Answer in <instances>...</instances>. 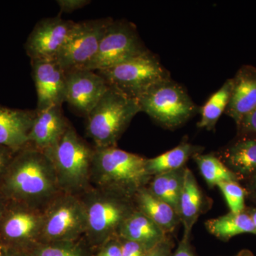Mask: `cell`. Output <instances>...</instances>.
<instances>
[{
  "mask_svg": "<svg viewBox=\"0 0 256 256\" xmlns=\"http://www.w3.org/2000/svg\"><path fill=\"white\" fill-rule=\"evenodd\" d=\"M111 18L76 22L56 60L65 72L82 68L97 53Z\"/></svg>",
  "mask_w": 256,
  "mask_h": 256,
  "instance_id": "obj_11",
  "label": "cell"
},
{
  "mask_svg": "<svg viewBox=\"0 0 256 256\" xmlns=\"http://www.w3.org/2000/svg\"><path fill=\"white\" fill-rule=\"evenodd\" d=\"M206 228L208 232L216 238L228 240L236 236L244 234L256 235V228L248 212L227 214L207 220Z\"/></svg>",
  "mask_w": 256,
  "mask_h": 256,
  "instance_id": "obj_23",
  "label": "cell"
},
{
  "mask_svg": "<svg viewBox=\"0 0 256 256\" xmlns=\"http://www.w3.org/2000/svg\"><path fill=\"white\" fill-rule=\"evenodd\" d=\"M137 100L141 112L169 129L181 126L200 110L184 88L171 78L153 86Z\"/></svg>",
  "mask_w": 256,
  "mask_h": 256,
  "instance_id": "obj_6",
  "label": "cell"
},
{
  "mask_svg": "<svg viewBox=\"0 0 256 256\" xmlns=\"http://www.w3.org/2000/svg\"><path fill=\"white\" fill-rule=\"evenodd\" d=\"M60 190L48 156L28 144L15 153L0 178V192L8 201L36 208Z\"/></svg>",
  "mask_w": 256,
  "mask_h": 256,
  "instance_id": "obj_1",
  "label": "cell"
},
{
  "mask_svg": "<svg viewBox=\"0 0 256 256\" xmlns=\"http://www.w3.org/2000/svg\"><path fill=\"white\" fill-rule=\"evenodd\" d=\"M248 214H250V217H252V222H254V225H255L256 228V210H250V212H248Z\"/></svg>",
  "mask_w": 256,
  "mask_h": 256,
  "instance_id": "obj_39",
  "label": "cell"
},
{
  "mask_svg": "<svg viewBox=\"0 0 256 256\" xmlns=\"http://www.w3.org/2000/svg\"><path fill=\"white\" fill-rule=\"evenodd\" d=\"M43 215L36 208L8 201L0 217V244L4 248L30 252L40 244Z\"/></svg>",
  "mask_w": 256,
  "mask_h": 256,
  "instance_id": "obj_10",
  "label": "cell"
},
{
  "mask_svg": "<svg viewBox=\"0 0 256 256\" xmlns=\"http://www.w3.org/2000/svg\"><path fill=\"white\" fill-rule=\"evenodd\" d=\"M256 108V68L245 66L233 78V89L226 114L238 126L246 114Z\"/></svg>",
  "mask_w": 256,
  "mask_h": 256,
  "instance_id": "obj_17",
  "label": "cell"
},
{
  "mask_svg": "<svg viewBox=\"0 0 256 256\" xmlns=\"http://www.w3.org/2000/svg\"><path fill=\"white\" fill-rule=\"evenodd\" d=\"M238 127L242 132L256 133V108L242 119Z\"/></svg>",
  "mask_w": 256,
  "mask_h": 256,
  "instance_id": "obj_35",
  "label": "cell"
},
{
  "mask_svg": "<svg viewBox=\"0 0 256 256\" xmlns=\"http://www.w3.org/2000/svg\"><path fill=\"white\" fill-rule=\"evenodd\" d=\"M90 0H57L62 12L72 13L90 4Z\"/></svg>",
  "mask_w": 256,
  "mask_h": 256,
  "instance_id": "obj_31",
  "label": "cell"
},
{
  "mask_svg": "<svg viewBox=\"0 0 256 256\" xmlns=\"http://www.w3.org/2000/svg\"><path fill=\"white\" fill-rule=\"evenodd\" d=\"M220 158L237 176H252L256 172V138L239 140L228 146Z\"/></svg>",
  "mask_w": 256,
  "mask_h": 256,
  "instance_id": "obj_21",
  "label": "cell"
},
{
  "mask_svg": "<svg viewBox=\"0 0 256 256\" xmlns=\"http://www.w3.org/2000/svg\"><path fill=\"white\" fill-rule=\"evenodd\" d=\"M16 152L9 148L0 146V178L4 174Z\"/></svg>",
  "mask_w": 256,
  "mask_h": 256,
  "instance_id": "obj_34",
  "label": "cell"
},
{
  "mask_svg": "<svg viewBox=\"0 0 256 256\" xmlns=\"http://www.w3.org/2000/svg\"><path fill=\"white\" fill-rule=\"evenodd\" d=\"M168 236V234L138 210L124 220L118 233L119 238L140 242L150 249Z\"/></svg>",
  "mask_w": 256,
  "mask_h": 256,
  "instance_id": "obj_19",
  "label": "cell"
},
{
  "mask_svg": "<svg viewBox=\"0 0 256 256\" xmlns=\"http://www.w3.org/2000/svg\"><path fill=\"white\" fill-rule=\"evenodd\" d=\"M98 73L109 87L138 100L153 86L171 78L159 58L149 50Z\"/></svg>",
  "mask_w": 256,
  "mask_h": 256,
  "instance_id": "obj_7",
  "label": "cell"
},
{
  "mask_svg": "<svg viewBox=\"0 0 256 256\" xmlns=\"http://www.w3.org/2000/svg\"><path fill=\"white\" fill-rule=\"evenodd\" d=\"M136 196L140 212L150 218L166 234L174 232L180 220L172 207L154 196L148 188L140 190Z\"/></svg>",
  "mask_w": 256,
  "mask_h": 256,
  "instance_id": "obj_20",
  "label": "cell"
},
{
  "mask_svg": "<svg viewBox=\"0 0 256 256\" xmlns=\"http://www.w3.org/2000/svg\"><path fill=\"white\" fill-rule=\"evenodd\" d=\"M86 228V216L82 201L73 194L60 196L43 214L40 242L79 240Z\"/></svg>",
  "mask_w": 256,
  "mask_h": 256,
  "instance_id": "obj_9",
  "label": "cell"
},
{
  "mask_svg": "<svg viewBox=\"0 0 256 256\" xmlns=\"http://www.w3.org/2000/svg\"><path fill=\"white\" fill-rule=\"evenodd\" d=\"M75 23L60 14L38 21L25 44L30 60H56Z\"/></svg>",
  "mask_w": 256,
  "mask_h": 256,
  "instance_id": "obj_12",
  "label": "cell"
},
{
  "mask_svg": "<svg viewBox=\"0 0 256 256\" xmlns=\"http://www.w3.org/2000/svg\"></svg>",
  "mask_w": 256,
  "mask_h": 256,
  "instance_id": "obj_42",
  "label": "cell"
},
{
  "mask_svg": "<svg viewBox=\"0 0 256 256\" xmlns=\"http://www.w3.org/2000/svg\"><path fill=\"white\" fill-rule=\"evenodd\" d=\"M94 256H122L118 237L114 236L102 244Z\"/></svg>",
  "mask_w": 256,
  "mask_h": 256,
  "instance_id": "obj_30",
  "label": "cell"
},
{
  "mask_svg": "<svg viewBox=\"0 0 256 256\" xmlns=\"http://www.w3.org/2000/svg\"><path fill=\"white\" fill-rule=\"evenodd\" d=\"M119 240L122 256H146L152 250L140 242L121 238Z\"/></svg>",
  "mask_w": 256,
  "mask_h": 256,
  "instance_id": "obj_29",
  "label": "cell"
},
{
  "mask_svg": "<svg viewBox=\"0 0 256 256\" xmlns=\"http://www.w3.org/2000/svg\"><path fill=\"white\" fill-rule=\"evenodd\" d=\"M6 203H8V200L5 198L4 195H3L2 194V192H0V217H1L3 210H4Z\"/></svg>",
  "mask_w": 256,
  "mask_h": 256,
  "instance_id": "obj_38",
  "label": "cell"
},
{
  "mask_svg": "<svg viewBox=\"0 0 256 256\" xmlns=\"http://www.w3.org/2000/svg\"><path fill=\"white\" fill-rule=\"evenodd\" d=\"M0 256H5L4 248L1 244H0Z\"/></svg>",
  "mask_w": 256,
  "mask_h": 256,
  "instance_id": "obj_40",
  "label": "cell"
},
{
  "mask_svg": "<svg viewBox=\"0 0 256 256\" xmlns=\"http://www.w3.org/2000/svg\"><path fill=\"white\" fill-rule=\"evenodd\" d=\"M68 126L62 106L36 111L28 134V144L40 150H46L60 140Z\"/></svg>",
  "mask_w": 256,
  "mask_h": 256,
  "instance_id": "obj_15",
  "label": "cell"
},
{
  "mask_svg": "<svg viewBox=\"0 0 256 256\" xmlns=\"http://www.w3.org/2000/svg\"><path fill=\"white\" fill-rule=\"evenodd\" d=\"M250 186V192H252V197L256 200V172L252 176Z\"/></svg>",
  "mask_w": 256,
  "mask_h": 256,
  "instance_id": "obj_37",
  "label": "cell"
},
{
  "mask_svg": "<svg viewBox=\"0 0 256 256\" xmlns=\"http://www.w3.org/2000/svg\"><path fill=\"white\" fill-rule=\"evenodd\" d=\"M173 247L172 240L168 236L163 242L153 248L146 256H170L173 252Z\"/></svg>",
  "mask_w": 256,
  "mask_h": 256,
  "instance_id": "obj_32",
  "label": "cell"
},
{
  "mask_svg": "<svg viewBox=\"0 0 256 256\" xmlns=\"http://www.w3.org/2000/svg\"><path fill=\"white\" fill-rule=\"evenodd\" d=\"M202 176L210 188L225 182H238L239 178L218 156L214 154L198 153L193 156Z\"/></svg>",
  "mask_w": 256,
  "mask_h": 256,
  "instance_id": "obj_26",
  "label": "cell"
},
{
  "mask_svg": "<svg viewBox=\"0 0 256 256\" xmlns=\"http://www.w3.org/2000/svg\"><path fill=\"white\" fill-rule=\"evenodd\" d=\"M108 88L105 79L95 70L76 68L66 72L65 102L85 117Z\"/></svg>",
  "mask_w": 256,
  "mask_h": 256,
  "instance_id": "obj_13",
  "label": "cell"
},
{
  "mask_svg": "<svg viewBox=\"0 0 256 256\" xmlns=\"http://www.w3.org/2000/svg\"><path fill=\"white\" fill-rule=\"evenodd\" d=\"M202 152V148L183 141L172 150L151 159H146V169L152 176L185 168L190 158Z\"/></svg>",
  "mask_w": 256,
  "mask_h": 256,
  "instance_id": "obj_22",
  "label": "cell"
},
{
  "mask_svg": "<svg viewBox=\"0 0 256 256\" xmlns=\"http://www.w3.org/2000/svg\"><path fill=\"white\" fill-rule=\"evenodd\" d=\"M217 186L223 194L230 212L238 214L245 210L246 191L238 182H225Z\"/></svg>",
  "mask_w": 256,
  "mask_h": 256,
  "instance_id": "obj_28",
  "label": "cell"
},
{
  "mask_svg": "<svg viewBox=\"0 0 256 256\" xmlns=\"http://www.w3.org/2000/svg\"><path fill=\"white\" fill-rule=\"evenodd\" d=\"M141 112L137 100L109 87L86 116V132L96 148L116 146L133 118Z\"/></svg>",
  "mask_w": 256,
  "mask_h": 256,
  "instance_id": "obj_4",
  "label": "cell"
},
{
  "mask_svg": "<svg viewBox=\"0 0 256 256\" xmlns=\"http://www.w3.org/2000/svg\"><path fill=\"white\" fill-rule=\"evenodd\" d=\"M204 196L196 178L188 168H185L184 183L178 215L184 227L183 236H191L192 228L203 210Z\"/></svg>",
  "mask_w": 256,
  "mask_h": 256,
  "instance_id": "obj_18",
  "label": "cell"
},
{
  "mask_svg": "<svg viewBox=\"0 0 256 256\" xmlns=\"http://www.w3.org/2000/svg\"><path fill=\"white\" fill-rule=\"evenodd\" d=\"M30 252L31 256H94L88 244L79 240L40 242Z\"/></svg>",
  "mask_w": 256,
  "mask_h": 256,
  "instance_id": "obj_27",
  "label": "cell"
},
{
  "mask_svg": "<svg viewBox=\"0 0 256 256\" xmlns=\"http://www.w3.org/2000/svg\"><path fill=\"white\" fill-rule=\"evenodd\" d=\"M129 197L101 190L88 195L82 201L86 216L89 246L98 248L114 236L124 220L134 212Z\"/></svg>",
  "mask_w": 256,
  "mask_h": 256,
  "instance_id": "obj_5",
  "label": "cell"
},
{
  "mask_svg": "<svg viewBox=\"0 0 256 256\" xmlns=\"http://www.w3.org/2000/svg\"><path fill=\"white\" fill-rule=\"evenodd\" d=\"M233 89V79H228L217 92H214L204 105L200 108L201 119L198 127L210 131L215 129L220 116L226 110Z\"/></svg>",
  "mask_w": 256,
  "mask_h": 256,
  "instance_id": "obj_25",
  "label": "cell"
},
{
  "mask_svg": "<svg viewBox=\"0 0 256 256\" xmlns=\"http://www.w3.org/2000/svg\"><path fill=\"white\" fill-rule=\"evenodd\" d=\"M170 256H197L194 247L192 246L190 236H182L178 247L172 252Z\"/></svg>",
  "mask_w": 256,
  "mask_h": 256,
  "instance_id": "obj_33",
  "label": "cell"
},
{
  "mask_svg": "<svg viewBox=\"0 0 256 256\" xmlns=\"http://www.w3.org/2000/svg\"><path fill=\"white\" fill-rule=\"evenodd\" d=\"M43 152L53 164L60 190L73 194L85 190L92 178L94 150L70 124L54 146Z\"/></svg>",
  "mask_w": 256,
  "mask_h": 256,
  "instance_id": "obj_3",
  "label": "cell"
},
{
  "mask_svg": "<svg viewBox=\"0 0 256 256\" xmlns=\"http://www.w3.org/2000/svg\"><path fill=\"white\" fill-rule=\"evenodd\" d=\"M148 50L133 24L126 20H112L101 40L97 53L82 68L95 72L104 70Z\"/></svg>",
  "mask_w": 256,
  "mask_h": 256,
  "instance_id": "obj_8",
  "label": "cell"
},
{
  "mask_svg": "<svg viewBox=\"0 0 256 256\" xmlns=\"http://www.w3.org/2000/svg\"><path fill=\"white\" fill-rule=\"evenodd\" d=\"M31 64L37 95L36 110L62 106L65 102V70L56 60H31Z\"/></svg>",
  "mask_w": 256,
  "mask_h": 256,
  "instance_id": "obj_14",
  "label": "cell"
},
{
  "mask_svg": "<svg viewBox=\"0 0 256 256\" xmlns=\"http://www.w3.org/2000/svg\"><path fill=\"white\" fill-rule=\"evenodd\" d=\"M185 168L152 176L149 191L172 207L178 214V201L182 190Z\"/></svg>",
  "mask_w": 256,
  "mask_h": 256,
  "instance_id": "obj_24",
  "label": "cell"
},
{
  "mask_svg": "<svg viewBox=\"0 0 256 256\" xmlns=\"http://www.w3.org/2000/svg\"><path fill=\"white\" fill-rule=\"evenodd\" d=\"M5 256H31L30 252L18 250V249L4 248Z\"/></svg>",
  "mask_w": 256,
  "mask_h": 256,
  "instance_id": "obj_36",
  "label": "cell"
},
{
  "mask_svg": "<svg viewBox=\"0 0 256 256\" xmlns=\"http://www.w3.org/2000/svg\"><path fill=\"white\" fill-rule=\"evenodd\" d=\"M92 176L101 190L129 198L152 178L146 169V158L116 146L95 148Z\"/></svg>",
  "mask_w": 256,
  "mask_h": 256,
  "instance_id": "obj_2",
  "label": "cell"
},
{
  "mask_svg": "<svg viewBox=\"0 0 256 256\" xmlns=\"http://www.w3.org/2000/svg\"><path fill=\"white\" fill-rule=\"evenodd\" d=\"M238 256H252L250 255H248V254H240V255H238Z\"/></svg>",
  "mask_w": 256,
  "mask_h": 256,
  "instance_id": "obj_41",
  "label": "cell"
},
{
  "mask_svg": "<svg viewBox=\"0 0 256 256\" xmlns=\"http://www.w3.org/2000/svg\"><path fill=\"white\" fill-rule=\"evenodd\" d=\"M36 111L0 106V146L15 152L28 146V134Z\"/></svg>",
  "mask_w": 256,
  "mask_h": 256,
  "instance_id": "obj_16",
  "label": "cell"
}]
</instances>
